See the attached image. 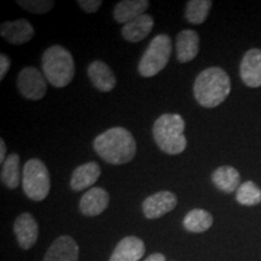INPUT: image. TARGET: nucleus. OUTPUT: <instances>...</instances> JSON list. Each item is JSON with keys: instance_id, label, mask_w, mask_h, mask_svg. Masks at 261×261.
Segmentation results:
<instances>
[{"instance_id": "nucleus-21", "label": "nucleus", "mask_w": 261, "mask_h": 261, "mask_svg": "<svg viewBox=\"0 0 261 261\" xmlns=\"http://www.w3.org/2000/svg\"><path fill=\"white\" fill-rule=\"evenodd\" d=\"M212 225H213V215L201 208H195L190 211L182 220V226L185 230L194 233L204 232L210 230Z\"/></svg>"}, {"instance_id": "nucleus-2", "label": "nucleus", "mask_w": 261, "mask_h": 261, "mask_svg": "<svg viewBox=\"0 0 261 261\" xmlns=\"http://www.w3.org/2000/svg\"><path fill=\"white\" fill-rule=\"evenodd\" d=\"M231 92L228 74L220 67H211L201 71L194 84V96L204 108L220 106Z\"/></svg>"}, {"instance_id": "nucleus-18", "label": "nucleus", "mask_w": 261, "mask_h": 261, "mask_svg": "<svg viewBox=\"0 0 261 261\" xmlns=\"http://www.w3.org/2000/svg\"><path fill=\"white\" fill-rule=\"evenodd\" d=\"M154 28V18L150 15H142L122 27L121 34L127 41L139 42L148 37Z\"/></svg>"}, {"instance_id": "nucleus-24", "label": "nucleus", "mask_w": 261, "mask_h": 261, "mask_svg": "<svg viewBox=\"0 0 261 261\" xmlns=\"http://www.w3.org/2000/svg\"><path fill=\"white\" fill-rule=\"evenodd\" d=\"M236 200L240 204L248 207L259 204L261 203V189L254 181L243 182L237 189Z\"/></svg>"}, {"instance_id": "nucleus-7", "label": "nucleus", "mask_w": 261, "mask_h": 261, "mask_svg": "<svg viewBox=\"0 0 261 261\" xmlns=\"http://www.w3.org/2000/svg\"><path fill=\"white\" fill-rule=\"evenodd\" d=\"M19 93L31 100L42 99L47 92V80L37 68L25 67L17 76Z\"/></svg>"}, {"instance_id": "nucleus-29", "label": "nucleus", "mask_w": 261, "mask_h": 261, "mask_svg": "<svg viewBox=\"0 0 261 261\" xmlns=\"http://www.w3.org/2000/svg\"><path fill=\"white\" fill-rule=\"evenodd\" d=\"M5 154H6L5 140L4 139H0V162H2V163H4L6 161Z\"/></svg>"}, {"instance_id": "nucleus-15", "label": "nucleus", "mask_w": 261, "mask_h": 261, "mask_svg": "<svg viewBox=\"0 0 261 261\" xmlns=\"http://www.w3.org/2000/svg\"><path fill=\"white\" fill-rule=\"evenodd\" d=\"M175 50H177V60L180 63H188L195 60L200 51V37L197 32L187 29L178 33Z\"/></svg>"}, {"instance_id": "nucleus-20", "label": "nucleus", "mask_w": 261, "mask_h": 261, "mask_svg": "<svg viewBox=\"0 0 261 261\" xmlns=\"http://www.w3.org/2000/svg\"><path fill=\"white\" fill-rule=\"evenodd\" d=\"M212 181L219 190L231 194L241 187L240 173L231 166H223L217 168L212 174Z\"/></svg>"}, {"instance_id": "nucleus-9", "label": "nucleus", "mask_w": 261, "mask_h": 261, "mask_svg": "<svg viewBox=\"0 0 261 261\" xmlns=\"http://www.w3.org/2000/svg\"><path fill=\"white\" fill-rule=\"evenodd\" d=\"M240 74L243 84L256 89L261 86V50L252 48L247 51L241 61Z\"/></svg>"}, {"instance_id": "nucleus-5", "label": "nucleus", "mask_w": 261, "mask_h": 261, "mask_svg": "<svg viewBox=\"0 0 261 261\" xmlns=\"http://www.w3.org/2000/svg\"><path fill=\"white\" fill-rule=\"evenodd\" d=\"M23 192L32 201L40 202L47 197L51 189V178L48 169L39 159H31L25 162L22 171Z\"/></svg>"}, {"instance_id": "nucleus-28", "label": "nucleus", "mask_w": 261, "mask_h": 261, "mask_svg": "<svg viewBox=\"0 0 261 261\" xmlns=\"http://www.w3.org/2000/svg\"><path fill=\"white\" fill-rule=\"evenodd\" d=\"M144 261H166V256L161 253H154L150 256L146 257Z\"/></svg>"}, {"instance_id": "nucleus-26", "label": "nucleus", "mask_w": 261, "mask_h": 261, "mask_svg": "<svg viewBox=\"0 0 261 261\" xmlns=\"http://www.w3.org/2000/svg\"><path fill=\"white\" fill-rule=\"evenodd\" d=\"M77 4L86 14H94L102 6V0H77Z\"/></svg>"}, {"instance_id": "nucleus-23", "label": "nucleus", "mask_w": 261, "mask_h": 261, "mask_svg": "<svg viewBox=\"0 0 261 261\" xmlns=\"http://www.w3.org/2000/svg\"><path fill=\"white\" fill-rule=\"evenodd\" d=\"M211 0H190L185 9V18L192 24H202L210 15Z\"/></svg>"}, {"instance_id": "nucleus-14", "label": "nucleus", "mask_w": 261, "mask_h": 261, "mask_svg": "<svg viewBox=\"0 0 261 261\" xmlns=\"http://www.w3.org/2000/svg\"><path fill=\"white\" fill-rule=\"evenodd\" d=\"M144 254V242L136 236H127L117 243L109 261H139Z\"/></svg>"}, {"instance_id": "nucleus-8", "label": "nucleus", "mask_w": 261, "mask_h": 261, "mask_svg": "<svg viewBox=\"0 0 261 261\" xmlns=\"http://www.w3.org/2000/svg\"><path fill=\"white\" fill-rule=\"evenodd\" d=\"M178 198L171 191H159L143 202V213L148 219H159L177 207Z\"/></svg>"}, {"instance_id": "nucleus-6", "label": "nucleus", "mask_w": 261, "mask_h": 261, "mask_svg": "<svg viewBox=\"0 0 261 261\" xmlns=\"http://www.w3.org/2000/svg\"><path fill=\"white\" fill-rule=\"evenodd\" d=\"M172 54V40L167 34H159L149 44L138 64L142 76L151 77L167 65Z\"/></svg>"}, {"instance_id": "nucleus-4", "label": "nucleus", "mask_w": 261, "mask_h": 261, "mask_svg": "<svg viewBox=\"0 0 261 261\" xmlns=\"http://www.w3.org/2000/svg\"><path fill=\"white\" fill-rule=\"evenodd\" d=\"M41 62L45 77L52 86L62 89L71 83L75 75V63L67 48L61 45L50 46L42 54Z\"/></svg>"}, {"instance_id": "nucleus-22", "label": "nucleus", "mask_w": 261, "mask_h": 261, "mask_svg": "<svg viewBox=\"0 0 261 261\" xmlns=\"http://www.w3.org/2000/svg\"><path fill=\"white\" fill-rule=\"evenodd\" d=\"M19 156L18 154H10L2 167V182L10 190L17 189L21 179V169H19Z\"/></svg>"}, {"instance_id": "nucleus-25", "label": "nucleus", "mask_w": 261, "mask_h": 261, "mask_svg": "<svg viewBox=\"0 0 261 261\" xmlns=\"http://www.w3.org/2000/svg\"><path fill=\"white\" fill-rule=\"evenodd\" d=\"M17 4L32 14L44 15L54 9L55 2L52 0H18Z\"/></svg>"}, {"instance_id": "nucleus-19", "label": "nucleus", "mask_w": 261, "mask_h": 261, "mask_svg": "<svg viewBox=\"0 0 261 261\" xmlns=\"http://www.w3.org/2000/svg\"><path fill=\"white\" fill-rule=\"evenodd\" d=\"M150 3L148 0H123L114 8V18L116 22L127 24L139 16L144 15Z\"/></svg>"}, {"instance_id": "nucleus-27", "label": "nucleus", "mask_w": 261, "mask_h": 261, "mask_svg": "<svg viewBox=\"0 0 261 261\" xmlns=\"http://www.w3.org/2000/svg\"><path fill=\"white\" fill-rule=\"evenodd\" d=\"M10 67H11V60H10V57L6 56L5 54L0 55V80H4Z\"/></svg>"}, {"instance_id": "nucleus-13", "label": "nucleus", "mask_w": 261, "mask_h": 261, "mask_svg": "<svg viewBox=\"0 0 261 261\" xmlns=\"http://www.w3.org/2000/svg\"><path fill=\"white\" fill-rule=\"evenodd\" d=\"M79 246L70 236H60L54 241L42 261H77Z\"/></svg>"}, {"instance_id": "nucleus-10", "label": "nucleus", "mask_w": 261, "mask_h": 261, "mask_svg": "<svg viewBox=\"0 0 261 261\" xmlns=\"http://www.w3.org/2000/svg\"><path fill=\"white\" fill-rule=\"evenodd\" d=\"M14 232L18 246L24 250L31 249L37 243L39 236V227L34 217L31 213L19 214L14 223Z\"/></svg>"}, {"instance_id": "nucleus-17", "label": "nucleus", "mask_w": 261, "mask_h": 261, "mask_svg": "<svg viewBox=\"0 0 261 261\" xmlns=\"http://www.w3.org/2000/svg\"><path fill=\"white\" fill-rule=\"evenodd\" d=\"M100 166L97 162H87L74 169L70 179V188L74 191H83L91 188L100 177Z\"/></svg>"}, {"instance_id": "nucleus-12", "label": "nucleus", "mask_w": 261, "mask_h": 261, "mask_svg": "<svg viewBox=\"0 0 261 261\" xmlns=\"http://www.w3.org/2000/svg\"><path fill=\"white\" fill-rule=\"evenodd\" d=\"M110 202V196L102 188H92L81 197L79 210L85 217H97L107 210Z\"/></svg>"}, {"instance_id": "nucleus-1", "label": "nucleus", "mask_w": 261, "mask_h": 261, "mask_svg": "<svg viewBox=\"0 0 261 261\" xmlns=\"http://www.w3.org/2000/svg\"><path fill=\"white\" fill-rule=\"evenodd\" d=\"M93 149L106 162L123 165L135 159L137 143L128 129L113 127L96 137L93 140Z\"/></svg>"}, {"instance_id": "nucleus-3", "label": "nucleus", "mask_w": 261, "mask_h": 261, "mask_svg": "<svg viewBox=\"0 0 261 261\" xmlns=\"http://www.w3.org/2000/svg\"><path fill=\"white\" fill-rule=\"evenodd\" d=\"M185 121L179 114H163L152 127L155 143L163 152L169 155L181 154L187 149L188 140L184 135Z\"/></svg>"}, {"instance_id": "nucleus-11", "label": "nucleus", "mask_w": 261, "mask_h": 261, "mask_svg": "<svg viewBox=\"0 0 261 261\" xmlns=\"http://www.w3.org/2000/svg\"><path fill=\"white\" fill-rule=\"evenodd\" d=\"M0 34L12 45H22L31 41L35 32L31 22L25 18L4 22L0 27Z\"/></svg>"}, {"instance_id": "nucleus-16", "label": "nucleus", "mask_w": 261, "mask_h": 261, "mask_svg": "<svg viewBox=\"0 0 261 261\" xmlns=\"http://www.w3.org/2000/svg\"><path fill=\"white\" fill-rule=\"evenodd\" d=\"M87 74L91 83L100 92H110L116 86V77L110 67L102 61H94L89 65Z\"/></svg>"}]
</instances>
